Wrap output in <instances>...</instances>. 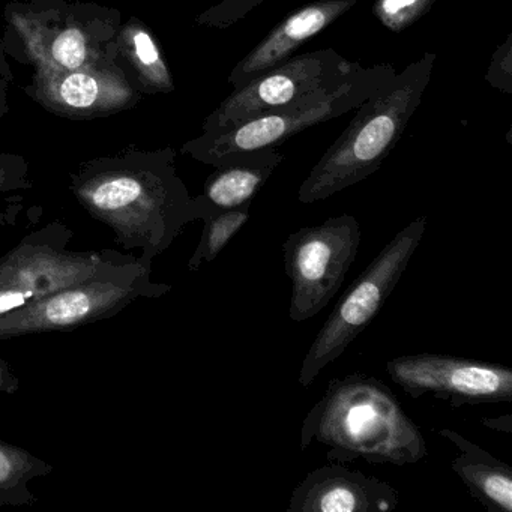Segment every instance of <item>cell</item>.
Returning <instances> with one entry per match:
<instances>
[{"label":"cell","instance_id":"52a82bcc","mask_svg":"<svg viewBox=\"0 0 512 512\" xmlns=\"http://www.w3.org/2000/svg\"><path fill=\"white\" fill-rule=\"evenodd\" d=\"M427 226L428 218L425 215L416 218L400 230L353 281L308 349L299 371V385L305 388L313 385L319 374L340 358L344 350L376 319L400 283L424 238Z\"/></svg>","mask_w":512,"mask_h":512},{"label":"cell","instance_id":"ffe728a7","mask_svg":"<svg viewBox=\"0 0 512 512\" xmlns=\"http://www.w3.org/2000/svg\"><path fill=\"white\" fill-rule=\"evenodd\" d=\"M436 0H374L373 14L388 31L400 34L422 19Z\"/></svg>","mask_w":512,"mask_h":512},{"label":"cell","instance_id":"8fae6325","mask_svg":"<svg viewBox=\"0 0 512 512\" xmlns=\"http://www.w3.org/2000/svg\"><path fill=\"white\" fill-rule=\"evenodd\" d=\"M386 373L410 397L431 395L452 407L512 401V370L494 362L416 353L386 362Z\"/></svg>","mask_w":512,"mask_h":512},{"label":"cell","instance_id":"44dd1931","mask_svg":"<svg viewBox=\"0 0 512 512\" xmlns=\"http://www.w3.org/2000/svg\"><path fill=\"white\" fill-rule=\"evenodd\" d=\"M34 187L29 178V163L25 157L0 152V197L19 190H31ZM17 215L0 209V224L16 226Z\"/></svg>","mask_w":512,"mask_h":512},{"label":"cell","instance_id":"6da1fadb","mask_svg":"<svg viewBox=\"0 0 512 512\" xmlns=\"http://www.w3.org/2000/svg\"><path fill=\"white\" fill-rule=\"evenodd\" d=\"M70 191L94 220L113 230L116 244L142 250L140 257L151 263L188 224L203 218L179 178L170 146L154 151L128 146L85 161L71 172Z\"/></svg>","mask_w":512,"mask_h":512},{"label":"cell","instance_id":"cb8c5ba5","mask_svg":"<svg viewBox=\"0 0 512 512\" xmlns=\"http://www.w3.org/2000/svg\"><path fill=\"white\" fill-rule=\"evenodd\" d=\"M14 83V73L7 61V52H5L4 41L0 37V119L7 115L10 106H8V92Z\"/></svg>","mask_w":512,"mask_h":512},{"label":"cell","instance_id":"277c9868","mask_svg":"<svg viewBox=\"0 0 512 512\" xmlns=\"http://www.w3.org/2000/svg\"><path fill=\"white\" fill-rule=\"evenodd\" d=\"M5 52L20 64L76 70L116 59V8L83 0H13L4 10Z\"/></svg>","mask_w":512,"mask_h":512},{"label":"cell","instance_id":"8992f818","mask_svg":"<svg viewBox=\"0 0 512 512\" xmlns=\"http://www.w3.org/2000/svg\"><path fill=\"white\" fill-rule=\"evenodd\" d=\"M73 238L67 224L53 221L0 257V316L64 287L116 274L137 259L109 248L70 251Z\"/></svg>","mask_w":512,"mask_h":512},{"label":"cell","instance_id":"484cf974","mask_svg":"<svg viewBox=\"0 0 512 512\" xmlns=\"http://www.w3.org/2000/svg\"><path fill=\"white\" fill-rule=\"evenodd\" d=\"M481 424L490 430L500 431V433H512L511 415L500 416V418H482Z\"/></svg>","mask_w":512,"mask_h":512},{"label":"cell","instance_id":"ac0fdd59","mask_svg":"<svg viewBox=\"0 0 512 512\" xmlns=\"http://www.w3.org/2000/svg\"><path fill=\"white\" fill-rule=\"evenodd\" d=\"M52 472V464L28 449L0 440V506H34L38 499L29 482Z\"/></svg>","mask_w":512,"mask_h":512},{"label":"cell","instance_id":"30bf717a","mask_svg":"<svg viewBox=\"0 0 512 512\" xmlns=\"http://www.w3.org/2000/svg\"><path fill=\"white\" fill-rule=\"evenodd\" d=\"M358 62H349L335 50L290 56L277 67L233 89L205 119L202 133L227 130L248 119L299 103L311 95L337 88L349 79Z\"/></svg>","mask_w":512,"mask_h":512},{"label":"cell","instance_id":"9a60e30c","mask_svg":"<svg viewBox=\"0 0 512 512\" xmlns=\"http://www.w3.org/2000/svg\"><path fill=\"white\" fill-rule=\"evenodd\" d=\"M283 161L280 149L265 148L229 158L214 167L203 185L202 194L196 196L203 212L202 221L217 212L251 206L254 197Z\"/></svg>","mask_w":512,"mask_h":512},{"label":"cell","instance_id":"5bb4252c","mask_svg":"<svg viewBox=\"0 0 512 512\" xmlns=\"http://www.w3.org/2000/svg\"><path fill=\"white\" fill-rule=\"evenodd\" d=\"M359 0H316L275 26L235 68L229 76L233 89L242 88L254 77L287 61L299 47L334 25L349 13Z\"/></svg>","mask_w":512,"mask_h":512},{"label":"cell","instance_id":"ba28073f","mask_svg":"<svg viewBox=\"0 0 512 512\" xmlns=\"http://www.w3.org/2000/svg\"><path fill=\"white\" fill-rule=\"evenodd\" d=\"M151 275L152 263L137 256L116 274L56 290L19 310L2 314L0 341L74 331L112 319L137 299L161 298L172 290L170 284L154 283Z\"/></svg>","mask_w":512,"mask_h":512},{"label":"cell","instance_id":"7c38bea8","mask_svg":"<svg viewBox=\"0 0 512 512\" xmlns=\"http://www.w3.org/2000/svg\"><path fill=\"white\" fill-rule=\"evenodd\" d=\"M25 92L46 112L71 121L107 118L143 98L116 59L76 70L37 68Z\"/></svg>","mask_w":512,"mask_h":512},{"label":"cell","instance_id":"d4e9b609","mask_svg":"<svg viewBox=\"0 0 512 512\" xmlns=\"http://www.w3.org/2000/svg\"><path fill=\"white\" fill-rule=\"evenodd\" d=\"M20 389V379L11 370V365L0 358V394H16Z\"/></svg>","mask_w":512,"mask_h":512},{"label":"cell","instance_id":"7a4b0ae2","mask_svg":"<svg viewBox=\"0 0 512 512\" xmlns=\"http://www.w3.org/2000/svg\"><path fill=\"white\" fill-rule=\"evenodd\" d=\"M316 440L331 463L407 466L424 460L427 442L397 395L376 377L353 373L328 383L323 397L305 416L299 449Z\"/></svg>","mask_w":512,"mask_h":512},{"label":"cell","instance_id":"e0dca14e","mask_svg":"<svg viewBox=\"0 0 512 512\" xmlns=\"http://www.w3.org/2000/svg\"><path fill=\"white\" fill-rule=\"evenodd\" d=\"M116 62L124 68L134 88L145 95L175 91L172 71L148 25L130 17L122 23L115 40Z\"/></svg>","mask_w":512,"mask_h":512},{"label":"cell","instance_id":"d6986e66","mask_svg":"<svg viewBox=\"0 0 512 512\" xmlns=\"http://www.w3.org/2000/svg\"><path fill=\"white\" fill-rule=\"evenodd\" d=\"M250 211L251 206H241V208L217 212L203 220L205 224H203L202 236L196 251L188 260V271H199L205 263L214 262L218 254L248 223L251 217Z\"/></svg>","mask_w":512,"mask_h":512},{"label":"cell","instance_id":"3957f363","mask_svg":"<svg viewBox=\"0 0 512 512\" xmlns=\"http://www.w3.org/2000/svg\"><path fill=\"white\" fill-rule=\"evenodd\" d=\"M434 62L436 55L425 53L356 107L349 127L329 146L302 182L299 202L311 205L329 199L380 169L418 110L430 83Z\"/></svg>","mask_w":512,"mask_h":512},{"label":"cell","instance_id":"9c48e42d","mask_svg":"<svg viewBox=\"0 0 512 512\" xmlns=\"http://www.w3.org/2000/svg\"><path fill=\"white\" fill-rule=\"evenodd\" d=\"M361 245V227L352 215H338L302 227L283 244L284 272L292 281L289 316L305 322L325 310L343 286Z\"/></svg>","mask_w":512,"mask_h":512},{"label":"cell","instance_id":"2e32d148","mask_svg":"<svg viewBox=\"0 0 512 512\" xmlns=\"http://www.w3.org/2000/svg\"><path fill=\"white\" fill-rule=\"evenodd\" d=\"M439 434L460 449L451 466L470 496L491 511L512 512L511 466L452 428H440Z\"/></svg>","mask_w":512,"mask_h":512},{"label":"cell","instance_id":"4fadbf2b","mask_svg":"<svg viewBox=\"0 0 512 512\" xmlns=\"http://www.w3.org/2000/svg\"><path fill=\"white\" fill-rule=\"evenodd\" d=\"M398 503V491L388 482L329 461L293 488L286 511L391 512Z\"/></svg>","mask_w":512,"mask_h":512},{"label":"cell","instance_id":"603a6c76","mask_svg":"<svg viewBox=\"0 0 512 512\" xmlns=\"http://www.w3.org/2000/svg\"><path fill=\"white\" fill-rule=\"evenodd\" d=\"M485 80L491 88L512 94V35L506 37L505 43L497 47L496 52L491 56L490 67H488Z\"/></svg>","mask_w":512,"mask_h":512},{"label":"cell","instance_id":"5b68a950","mask_svg":"<svg viewBox=\"0 0 512 512\" xmlns=\"http://www.w3.org/2000/svg\"><path fill=\"white\" fill-rule=\"evenodd\" d=\"M394 65L380 64L364 68L356 64L346 82L329 91L311 95L299 103L257 118L233 125L227 130L202 133L181 148L199 163L217 167L238 155L265 148H278L281 143L314 125L340 118L361 106L380 86L395 76Z\"/></svg>","mask_w":512,"mask_h":512},{"label":"cell","instance_id":"7402d4cb","mask_svg":"<svg viewBox=\"0 0 512 512\" xmlns=\"http://www.w3.org/2000/svg\"><path fill=\"white\" fill-rule=\"evenodd\" d=\"M265 2L268 0H223L200 14L196 23L205 28L227 29L244 20L251 11Z\"/></svg>","mask_w":512,"mask_h":512}]
</instances>
